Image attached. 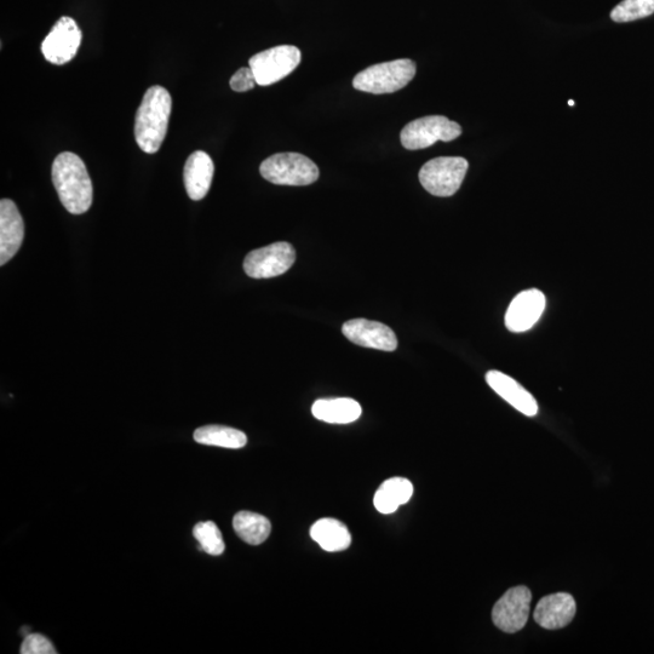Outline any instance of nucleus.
<instances>
[{
  "label": "nucleus",
  "mask_w": 654,
  "mask_h": 654,
  "mask_svg": "<svg viewBox=\"0 0 654 654\" xmlns=\"http://www.w3.org/2000/svg\"><path fill=\"white\" fill-rule=\"evenodd\" d=\"M53 182L60 202L73 215H82L93 205L94 189L88 169L77 154L63 152L53 164Z\"/></svg>",
  "instance_id": "nucleus-1"
},
{
  "label": "nucleus",
  "mask_w": 654,
  "mask_h": 654,
  "mask_svg": "<svg viewBox=\"0 0 654 654\" xmlns=\"http://www.w3.org/2000/svg\"><path fill=\"white\" fill-rule=\"evenodd\" d=\"M172 99L163 86L147 90L135 118V139L141 151L153 154L162 147L171 117Z\"/></svg>",
  "instance_id": "nucleus-2"
},
{
  "label": "nucleus",
  "mask_w": 654,
  "mask_h": 654,
  "mask_svg": "<svg viewBox=\"0 0 654 654\" xmlns=\"http://www.w3.org/2000/svg\"><path fill=\"white\" fill-rule=\"evenodd\" d=\"M416 76V63L403 59L377 63L353 79V86L363 93L383 95L404 89Z\"/></svg>",
  "instance_id": "nucleus-3"
},
{
  "label": "nucleus",
  "mask_w": 654,
  "mask_h": 654,
  "mask_svg": "<svg viewBox=\"0 0 654 654\" xmlns=\"http://www.w3.org/2000/svg\"><path fill=\"white\" fill-rule=\"evenodd\" d=\"M263 179L279 186H308L319 179L313 160L300 153H278L260 166Z\"/></svg>",
  "instance_id": "nucleus-4"
},
{
  "label": "nucleus",
  "mask_w": 654,
  "mask_h": 654,
  "mask_svg": "<svg viewBox=\"0 0 654 654\" xmlns=\"http://www.w3.org/2000/svg\"><path fill=\"white\" fill-rule=\"evenodd\" d=\"M469 164L461 157H441L429 160L422 166L420 182L435 197H451L461 188Z\"/></svg>",
  "instance_id": "nucleus-5"
},
{
  "label": "nucleus",
  "mask_w": 654,
  "mask_h": 654,
  "mask_svg": "<svg viewBox=\"0 0 654 654\" xmlns=\"http://www.w3.org/2000/svg\"><path fill=\"white\" fill-rule=\"evenodd\" d=\"M462 135L460 124L444 116H428L413 120L400 134L401 145L409 151L433 146L435 142H450Z\"/></svg>",
  "instance_id": "nucleus-6"
},
{
  "label": "nucleus",
  "mask_w": 654,
  "mask_h": 654,
  "mask_svg": "<svg viewBox=\"0 0 654 654\" xmlns=\"http://www.w3.org/2000/svg\"><path fill=\"white\" fill-rule=\"evenodd\" d=\"M301 50L294 45H280L252 56L249 67L257 85L268 86L280 82L300 65Z\"/></svg>",
  "instance_id": "nucleus-7"
},
{
  "label": "nucleus",
  "mask_w": 654,
  "mask_h": 654,
  "mask_svg": "<svg viewBox=\"0 0 654 654\" xmlns=\"http://www.w3.org/2000/svg\"><path fill=\"white\" fill-rule=\"evenodd\" d=\"M296 261V251L289 243L280 242L251 251L245 257L244 271L250 278L269 279L289 271Z\"/></svg>",
  "instance_id": "nucleus-8"
},
{
  "label": "nucleus",
  "mask_w": 654,
  "mask_h": 654,
  "mask_svg": "<svg viewBox=\"0 0 654 654\" xmlns=\"http://www.w3.org/2000/svg\"><path fill=\"white\" fill-rule=\"evenodd\" d=\"M532 593L529 588L509 589L492 610V621L504 633H518L529 621Z\"/></svg>",
  "instance_id": "nucleus-9"
},
{
  "label": "nucleus",
  "mask_w": 654,
  "mask_h": 654,
  "mask_svg": "<svg viewBox=\"0 0 654 654\" xmlns=\"http://www.w3.org/2000/svg\"><path fill=\"white\" fill-rule=\"evenodd\" d=\"M83 34L71 17H61L42 43L45 60L54 65H66L78 53Z\"/></svg>",
  "instance_id": "nucleus-10"
},
{
  "label": "nucleus",
  "mask_w": 654,
  "mask_h": 654,
  "mask_svg": "<svg viewBox=\"0 0 654 654\" xmlns=\"http://www.w3.org/2000/svg\"><path fill=\"white\" fill-rule=\"evenodd\" d=\"M343 335L360 347L394 352L398 348L397 336L387 325L366 319L347 321L342 327Z\"/></svg>",
  "instance_id": "nucleus-11"
},
{
  "label": "nucleus",
  "mask_w": 654,
  "mask_h": 654,
  "mask_svg": "<svg viewBox=\"0 0 654 654\" xmlns=\"http://www.w3.org/2000/svg\"><path fill=\"white\" fill-rule=\"evenodd\" d=\"M545 296L542 291L530 289L516 296L506 314V326L509 331L520 334L532 329L541 319L545 309Z\"/></svg>",
  "instance_id": "nucleus-12"
},
{
  "label": "nucleus",
  "mask_w": 654,
  "mask_h": 654,
  "mask_svg": "<svg viewBox=\"0 0 654 654\" xmlns=\"http://www.w3.org/2000/svg\"><path fill=\"white\" fill-rule=\"evenodd\" d=\"M25 237V223L13 200L0 202V265L5 266L19 252Z\"/></svg>",
  "instance_id": "nucleus-13"
},
{
  "label": "nucleus",
  "mask_w": 654,
  "mask_h": 654,
  "mask_svg": "<svg viewBox=\"0 0 654 654\" xmlns=\"http://www.w3.org/2000/svg\"><path fill=\"white\" fill-rule=\"evenodd\" d=\"M576 601L571 594L556 593L545 596L535 610V621L542 628L555 630L566 627L575 618Z\"/></svg>",
  "instance_id": "nucleus-14"
},
{
  "label": "nucleus",
  "mask_w": 654,
  "mask_h": 654,
  "mask_svg": "<svg viewBox=\"0 0 654 654\" xmlns=\"http://www.w3.org/2000/svg\"><path fill=\"white\" fill-rule=\"evenodd\" d=\"M486 382L495 390L499 397L503 398L514 409L527 417H535L538 413V404L533 395L521 386L514 378L499 371H489L486 374Z\"/></svg>",
  "instance_id": "nucleus-15"
},
{
  "label": "nucleus",
  "mask_w": 654,
  "mask_h": 654,
  "mask_svg": "<svg viewBox=\"0 0 654 654\" xmlns=\"http://www.w3.org/2000/svg\"><path fill=\"white\" fill-rule=\"evenodd\" d=\"M214 172V162L208 153L197 151L191 154L183 169V182L188 197L195 202L204 199L210 191Z\"/></svg>",
  "instance_id": "nucleus-16"
},
{
  "label": "nucleus",
  "mask_w": 654,
  "mask_h": 654,
  "mask_svg": "<svg viewBox=\"0 0 654 654\" xmlns=\"http://www.w3.org/2000/svg\"><path fill=\"white\" fill-rule=\"evenodd\" d=\"M312 413L319 421L331 424H348L359 420L361 406L349 398L320 399L315 401Z\"/></svg>",
  "instance_id": "nucleus-17"
},
{
  "label": "nucleus",
  "mask_w": 654,
  "mask_h": 654,
  "mask_svg": "<svg viewBox=\"0 0 654 654\" xmlns=\"http://www.w3.org/2000/svg\"><path fill=\"white\" fill-rule=\"evenodd\" d=\"M311 537L326 552H342L349 548L352 536L347 526L335 519H321L312 526Z\"/></svg>",
  "instance_id": "nucleus-18"
},
{
  "label": "nucleus",
  "mask_w": 654,
  "mask_h": 654,
  "mask_svg": "<svg viewBox=\"0 0 654 654\" xmlns=\"http://www.w3.org/2000/svg\"><path fill=\"white\" fill-rule=\"evenodd\" d=\"M413 485L404 478H392L384 481L377 490L374 504L381 514H393L403 504L410 501Z\"/></svg>",
  "instance_id": "nucleus-19"
},
{
  "label": "nucleus",
  "mask_w": 654,
  "mask_h": 654,
  "mask_svg": "<svg viewBox=\"0 0 654 654\" xmlns=\"http://www.w3.org/2000/svg\"><path fill=\"white\" fill-rule=\"evenodd\" d=\"M233 527L239 538L251 545H260L271 535V522L261 514L240 512L234 516Z\"/></svg>",
  "instance_id": "nucleus-20"
},
{
  "label": "nucleus",
  "mask_w": 654,
  "mask_h": 654,
  "mask_svg": "<svg viewBox=\"0 0 654 654\" xmlns=\"http://www.w3.org/2000/svg\"><path fill=\"white\" fill-rule=\"evenodd\" d=\"M193 436L198 444L225 449H243L248 444V436L245 433L225 426H205L195 430Z\"/></svg>",
  "instance_id": "nucleus-21"
},
{
  "label": "nucleus",
  "mask_w": 654,
  "mask_h": 654,
  "mask_svg": "<svg viewBox=\"0 0 654 654\" xmlns=\"http://www.w3.org/2000/svg\"><path fill=\"white\" fill-rule=\"evenodd\" d=\"M193 536L200 545L199 549L204 550L205 553L218 556L225 552V541H223L222 533L215 522H199L194 526Z\"/></svg>",
  "instance_id": "nucleus-22"
},
{
  "label": "nucleus",
  "mask_w": 654,
  "mask_h": 654,
  "mask_svg": "<svg viewBox=\"0 0 654 654\" xmlns=\"http://www.w3.org/2000/svg\"><path fill=\"white\" fill-rule=\"evenodd\" d=\"M654 14V0H623L612 10L611 19L619 24L631 22Z\"/></svg>",
  "instance_id": "nucleus-23"
},
{
  "label": "nucleus",
  "mask_w": 654,
  "mask_h": 654,
  "mask_svg": "<svg viewBox=\"0 0 654 654\" xmlns=\"http://www.w3.org/2000/svg\"><path fill=\"white\" fill-rule=\"evenodd\" d=\"M22 654H56L51 641L40 634L27 635L21 646Z\"/></svg>",
  "instance_id": "nucleus-24"
},
{
  "label": "nucleus",
  "mask_w": 654,
  "mask_h": 654,
  "mask_svg": "<svg viewBox=\"0 0 654 654\" xmlns=\"http://www.w3.org/2000/svg\"><path fill=\"white\" fill-rule=\"evenodd\" d=\"M229 84H231L233 91H237V93H245V91L254 89L257 82L255 74L252 72L251 68L244 67L234 73Z\"/></svg>",
  "instance_id": "nucleus-25"
},
{
  "label": "nucleus",
  "mask_w": 654,
  "mask_h": 654,
  "mask_svg": "<svg viewBox=\"0 0 654 654\" xmlns=\"http://www.w3.org/2000/svg\"><path fill=\"white\" fill-rule=\"evenodd\" d=\"M569 106H571V107L575 106V101L570 100L569 101Z\"/></svg>",
  "instance_id": "nucleus-26"
}]
</instances>
